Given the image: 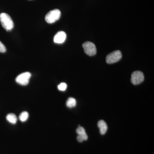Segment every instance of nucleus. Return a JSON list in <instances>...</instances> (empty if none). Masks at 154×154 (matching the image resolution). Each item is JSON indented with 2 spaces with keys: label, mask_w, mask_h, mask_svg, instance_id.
Segmentation results:
<instances>
[{
  "label": "nucleus",
  "mask_w": 154,
  "mask_h": 154,
  "mask_svg": "<svg viewBox=\"0 0 154 154\" xmlns=\"http://www.w3.org/2000/svg\"><path fill=\"white\" fill-rule=\"evenodd\" d=\"M85 52L86 54L90 56L95 55L97 52L95 45L91 42H86L82 45Z\"/></svg>",
  "instance_id": "4"
},
{
  "label": "nucleus",
  "mask_w": 154,
  "mask_h": 154,
  "mask_svg": "<svg viewBox=\"0 0 154 154\" xmlns=\"http://www.w3.org/2000/svg\"><path fill=\"white\" fill-rule=\"evenodd\" d=\"M6 51V48L2 42L0 41V52L5 53Z\"/></svg>",
  "instance_id": "14"
},
{
  "label": "nucleus",
  "mask_w": 154,
  "mask_h": 154,
  "mask_svg": "<svg viewBox=\"0 0 154 154\" xmlns=\"http://www.w3.org/2000/svg\"><path fill=\"white\" fill-rule=\"evenodd\" d=\"M61 12L58 9H54L48 12L45 17V20L47 23L52 24L60 19Z\"/></svg>",
  "instance_id": "2"
},
{
  "label": "nucleus",
  "mask_w": 154,
  "mask_h": 154,
  "mask_svg": "<svg viewBox=\"0 0 154 154\" xmlns=\"http://www.w3.org/2000/svg\"><path fill=\"white\" fill-rule=\"evenodd\" d=\"M28 117H29V114L28 112L24 111V112H22L19 115V119L20 121L22 122H24L28 119Z\"/></svg>",
  "instance_id": "12"
},
{
  "label": "nucleus",
  "mask_w": 154,
  "mask_h": 154,
  "mask_svg": "<svg viewBox=\"0 0 154 154\" xmlns=\"http://www.w3.org/2000/svg\"><path fill=\"white\" fill-rule=\"evenodd\" d=\"M76 132L78 134L77 137L78 141L82 142L83 141L87 140L88 139V136L85 130L82 127H79L76 130Z\"/></svg>",
  "instance_id": "7"
},
{
  "label": "nucleus",
  "mask_w": 154,
  "mask_h": 154,
  "mask_svg": "<svg viewBox=\"0 0 154 154\" xmlns=\"http://www.w3.org/2000/svg\"><path fill=\"white\" fill-rule=\"evenodd\" d=\"M98 125L101 134H105L107 130V125L105 122L103 120H100L98 122Z\"/></svg>",
  "instance_id": "9"
},
{
  "label": "nucleus",
  "mask_w": 154,
  "mask_h": 154,
  "mask_svg": "<svg viewBox=\"0 0 154 154\" xmlns=\"http://www.w3.org/2000/svg\"><path fill=\"white\" fill-rule=\"evenodd\" d=\"M144 79V76L142 72L135 71L131 75V82L133 85H137L143 82Z\"/></svg>",
  "instance_id": "6"
},
{
  "label": "nucleus",
  "mask_w": 154,
  "mask_h": 154,
  "mask_svg": "<svg viewBox=\"0 0 154 154\" xmlns=\"http://www.w3.org/2000/svg\"><path fill=\"white\" fill-rule=\"evenodd\" d=\"M66 38V34L64 31H61L58 32L54 36V41L57 44H62L65 41Z\"/></svg>",
  "instance_id": "8"
},
{
  "label": "nucleus",
  "mask_w": 154,
  "mask_h": 154,
  "mask_svg": "<svg viewBox=\"0 0 154 154\" xmlns=\"http://www.w3.org/2000/svg\"><path fill=\"white\" fill-rule=\"evenodd\" d=\"M67 85L65 83H61L58 86V89L59 91H66L67 88Z\"/></svg>",
  "instance_id": "13"
},
{
  "label": "nucleus",
  "mask_w": 154,
  "mask_h": 154,
  "mask_svg": "<svg viewBox=\"0 0 154 154\" xmlns=\"http://www.w3.org/2000/svg\"><path fill=\"white\" fill-rule=\"evenodd\" d=\"M7 120L12 124H16L17 121V116L14 113H9L6 116Z\"/></svg>",
  "instance_id": "10"
},
{
  "label": "nucleus",
  "mask_w": 154,
  "mask_h": 154,
  "mask_svg": "<svg viewBox=\"0 0 154 154\" xmlns=\"http://www.w3.org/2000/svg\"><path fill=\"white\" fill-rule=\"evenodd\" d=\"M122 57V54L120 51L117 50L109 54L106 57V62L107 63L112 64L120 60Z\"/></svg>",
  "instance_id": "3"
},
{
  "label": "nucleus",
  "mask_w": 154,
  "mask_h": 154,
  "mask_svg": "<svg viewBox=\"0 0 154 154\" xmlns=\"http://www.w3.org/2000/svg\"><path fill=\"white\" fill-rule=\"evenodd\" d=\"M76 105V101L74 98H69L66 102V106L69 108L75 107Z\"/></svg>",
  "instance_id": "11"
},
{
  "label": "nucleus",
  "mask_w": 154,
  "mask_h": 154,
  "mask_svg": "<svg viewBox=\"0 0 154 154\" xmlns=\"http://www.w3.org/2000/svg\"><path fill=\"white\" fill-rule=\"evenodd\" d=\"M0 22L3 28L7 31L12 30L14 28V22L8 14L4 13L0 14Z\"/></svg>",
  "instance_id": "1"
},
{
  "label": "nucleus",
  "mask_w": 154,
  "mask_h": 154,
  "mask_svg": "<svg viewBox=\"0 0 154 154\" xmlns=\"http://www.w3.org/2000/svg\"><path fill=\"white\" fill-rule=\"evenodd\" d=\"M31 74L29 72H25L19 75L16 79V82L21 85L25 86L28 85Z\"/></svg>",
  "instance_id": "5"
}]
</instances>
